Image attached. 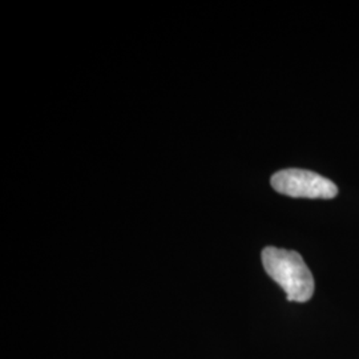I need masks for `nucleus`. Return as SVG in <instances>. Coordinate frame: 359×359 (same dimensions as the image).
I'll return each mask as SVG.
<instances>
[{
    "mask_svg": "<svg viewBox=\"0 0 359 359\" xmlns=\"http://www.w3.org/2000/svg\"><path fill=\"white\" fill-rule=\"evenodd\" d=\"M262 264L270 278L283 287L287 301L306 302L311 298L314 278L299 253L268 246L262 250Z\"/></svg>",
    "mask_w": 359,
    "mask_h": 359,
    "instance_id": "f257e3e1",
    "label": "nucleus"
},
{
    "mask_svg": "<svg viewBox=\"0 0 359 359\" xmlns=\"http://www.w3.org/2000/svg\"><path fill=\"white\" fill-rule=\"evenodd\" d=\"M271 187L281 194L295 198H333L338 188L326 177L305 169H285L271 177Z\"/></svg>",
    "mask_w": 359,
    "mask_h": 359,
    "instance_id": "f03ea898",
    "label": "nucleus"
}]
</instances>
